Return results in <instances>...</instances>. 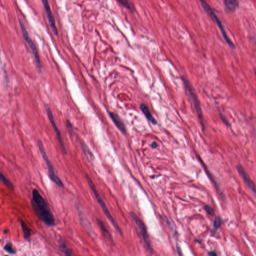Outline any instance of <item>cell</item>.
Returning <instances> with one entry per match:
<instances>
[{
    "label": "cell",
    "instance_id": "29",
    "mask_svg": "<svg viewBox=\"0 0 256 256\" xmlns=\"http://www.w3.org/2000/svg\"><path fill=\"white\" fill-rule=\"evenodd\" d=\"M254 72H255V75H256V68H255V69H254Z\"/></svg>",
    "mask_w": 256,
    "mask_h": 256
},
{
    "label": "cell",
    "instance_id": "6",
    "mask_svg": "<svg viewBox=\"0 0 256 256\" xmlns=\"http://www.w3.org/2000/svg\"><path fill=\"white\" fill-rule=\"evenodd\" d=\"M130 215L131 216L132 219L135 222L137 225L138 226L140 230L141 233V235L143 237L144 242L145 243L147 249L148 250V251L149 252L150 254L152 255L153 253V250L152 246H151L150 239L149 238V234L148 233L147 227L145 224L139 218V217H138V216L136 214H135L134 213L131 212L130 213Z\"/></svg>",
    "mask_w": 256,
    "mask_h": 256
},
{
    "label": "cell",
    "instance_id": "21",
    "mask_svg": "<svg viewBox=\"0 0 256 256\" xmlns=\"http://www.w3.org/2000/svg\"><path fill=\"white\" fill-rule=\"evenodd\" d=\"M66 125H67V129H68V132L69 133V134L72 136H73L74 135V131L73 128L72 127V125L69 120H67Z\"/></svg>",
    "mask_w": 256,
    "mask_h": 256
},
{
    "label": "cell",
    "instance_id": "12",
    "mask_svg": "<svg viewBox=\"0 0 256 256\" xmlns=\"http://www.w3.org/2000/svg\"><path fill=\"white\" fill-rule=\"evenodd\" d=\"M140 109H141V110L142 111V112L144 113V114L145 115V116H146L147 119L149 121H150L153 124H157V121L153 117V116H152V115L148 107L146 105H145L144 104H142L141 105V106H140Z\"/></svg>",
    "mask_w": 256,
    "mask_h": 256
},
{
    "label": "cell",
    "instance_id": "19",
    "mask_svg": "<svg viewBox=\"0 0 256 256\" xmlns=\"http://www.w3.org/2000/svg\"><path fill=\"white\" fill-rule=\"evenodd\" d=\"M1 181L4 183L6 186H7L8 187L10 188L12 190H14V187L13 184L7 178L4 176L2 173H1Z\"/></svg>",
    "mask_w": 256,
    "mask_h": 256
},
{
    "label": "cell",
    "instance_id": "7",
    "mask_svg": "<svg viewBox=\"0 0 256 256\" xmlns=\"http://www.w3.org/2000/svg\"><path fill=\"white\" fill-rule=\"evenodd\" d=\"M182 80H183L184 84L185 85V88L187 89V91L188 92L189 95L190 96L191 100H192L193 104L194 105L195 109L196 110V111L197 113L198 116L199 118V119L200 121L201 124L202 125V127L203 128V130H205V123H204V117L203 116V113L202 111L201 110L200 104L199 103V101L198 100L197 98L196 97L195 93H194L191 87L190 84L189 83L188 81L186 80V79L184 77H182Z\"/></svg>",
    "mask_w": 256,
    "mask_h": 256
},
{
    "label": "cell",
    "instance_id": "2",
    "mask_svg": "<svg viewBox=\"0 0 256 256\" xmlns=\"http://www.w3.org/2000/svg\"><path fill=\"white\" fill-rule=\"evenodd\" d=\"M86 178L88 184H89V186H90L91 190L92 191V192H93V194H94V195L95 196V197L98 203L99 204L100 206L101 207L104 213H105V215L106 216V217H107V218L110 221V222L112 223V224L113 225V226L115 228V229L120 234L122 235V231H121V229L120 228V227L118 226L117 223L116 222V221H115V220L114 219V218H113L112 216L110 214V212L108 210V209L106 205L105 204V203H104V201L103 200L102 198L101 197V196H100V195H99L98 191H97V189H96V187L94 183H93V182L92 181V179L87 175H86Z\"/></svg>",
    "mask_w": 256,
    "mask_h": 256
},
{
    "label": "cell",
    "instance_id": "1",
    "mask_svg": "<svg viewBox=\"0 0 256 256\" xmlns=\"http://www.w3.org/2000/svg\"><path fill=\"white\" fill-rule=\"evenodd\" d=\"M31 204L38 218L46 225L52 227L56 225L51 210L39 192L35 189L32 191Z\"/></svg>",
    "mask_w": 256,
    "mask_h": 256
},
{
    "label": "cell",
    "instance_id": "8",
    "mask_svg": "<svg viewBox=\"0 0 256 256\" xmlns=\"http://www.w3.org/2000/svg\"><path fill=\"white\" fill-rule=\"evenodd\" d=\"M45 108H46V111H47V114H48V116L49 117V119L52 126V127H53V129L54 130V131H55V133H56V137H57V140L58 141L59 145H60V148L61 149V150L62 151V153H63V154H64V155H66V154H67V152L66 148H65V145L64 144V143L63 142V140H62V137H61V135L60 132L59 131V129H58L57 125L56 124V123L55 122L54 118V116H53V113L52 112L51 109L50 108L49 106L48 105H47V104L45 105Z\"/></svg>",
    "mask_w": 256,
    "mask_h": 256
},
{
    "label": "cell",
    "instance_id": "3",
    "mask_svg": "<svg viewBox=\"0 0 256 256\" xmlns=\"http://www.w3.org/2000/svg\"><path fill=\"white\" fill-rule=\"evenodd\" d=\"M200 2L201 3V5L202 7H203V9H204L206 12L208 14V15L211 18V19L213 20L215 22L219 27L220 30L221 31V32L222 34V36L224 38L225 41L227 43V44L232 49L235 48V45L234 44V43L231 41V40L230 39V38L228 36V35L226 33V31L225 30L224 27L220 20L219 18L217 16V15L215 14L214 12L212 10L211 8L210 7L209 4L207 3L206 0H199Z\"/></svg>",
    "mask_w": 256,
    "mask_h": 256
},
{
    "label": "cell",
    "instance_id": "27",
    "mask_svg": "<svg viewBox=\"0 0 256 256\" xmlns=\"http://www.w3.org/2000/svg\"><path fill=\"white\" fill-rule=\"evenodd\" d=\"M151 146H152V147L153 148H157V147H158V145H157V144L156 143H155V142H153V143L152 144Z\"/></svg>",
    "mask_w": 256,
    "mask_h": 256
},
{
    "label": "cell",
    "instance_id": "4",
    "mask_svg": "<svg viewBox=\"0 0 256 256\" xmlns=\"http://www.w3.org/2000/svg\"><path fill=\"white\" fill-rule=\"evenodd\" d=\"M38 145L39 149V150L41 152V154L42 156V157L44 159V161L45 162L46 165L47 166L48 170V174H49V177L50 179V180L52 181L61 188H64V185L62 181L61 180V179L59 178L58 176H57L55 173V171L54 170V168L53 167V165L52 164L47 154L46 153V152L44 149V146L43 145L42 142L41 141L39 140L38 141Z\"/></svg>",
    "mask_w": 256,
    "mask_h": 256
},
{
    "label": "cell",
    "instance_id": "10",
    "mask_svg": "<svg viewBox=\"0 0 256 256\" xmlns=\"http://www.w3.org/2000/svg\"><path fill=\"white\" fill-rule=\"evenodd\" d=\"M237 169L240 175L241 176L242 178L244 180V182L249 187V189L253 192V193L256 195V185L250 179L248 174L246 173V171L241 165H238L237 166Z\"/></svg>",
    "mask_w": 256,
    "mask_h": 256
},
{
    "label": "cell",
    "instance_id": "17",
    "mask_svg": "<svg viewBox=\"0 0 256 256\" xmlns=\"http://www.w3.org/2000/svg\"><path fill=\"white\" fill-rule=\"evenodd\" d=\"M82 146L83 149L85 153L88 157V159L91 161H93L94 159V157L93 154L92 153V152H91L90 150L89 149V147L87 146V145L84 142H83L82 143Z\"/></svg>",
    "mask_w": 256,
    "mask_h": 256
},
{
    "label": "cell",
    "instance_id": "22",
    "mask_svg": "<svg viewBox=\"0 0 256 256\" xmlns=\"http://www.w3.org/2000/svg\"><path fill=\"white\" fill-rule=\"evenodd\" d=\"M214 224L213 225L214 228H215V229L217 230L218 228H219V227L221 225V218H220L219 217H217L215 219V221L214 222V224Z\"/></svg>",
    "mask_w": 256,
    "mask_h": 256
},
{
    "label": "cell",
    "instance_id": "9",
    "mask_svg": "<svg viewBox=\"0 0 256 256\" xmlns=\"http://www.w3.org/2000/svg\"><path fill=\"white\" fill-rule=\"evenodd\" d=\"M42 2L44 6V10L45 11L46 15L47 16L48 21L49 23L50 26L51 27L52 30L55 36H58V32L57 27L56 26L55 19L52 14L51 10L49 4V3L48 2V0H42Z\"/></svg>",
    "mask_w": 256,
    "mask_h": 256
},
{
    "label": "cell",
    "instance_id": "23",
    "mask_svg": "<svg viewBox=\"0 0 256 256\" xmlns=\"http://www.w3.org/2000/svg\"><path fill=\"white\" fill-rule=\"evenodd\" d=\"M218 112H219V114L220 118L221 119V120L223 122V123L227 126H230V125L228 120H227V118L225 117V116L223 115V114L219 110H218Z\"/></svg>",
    "mask_w": 256,
    "mask_h": 256
},
{
    "label": "cell",
    "instance_id": "5",
    "mask_svg": "<svg viewBox=\"0 0 256 256\" xmlns=\"http://www.w3.org/2000/svg\"><path fill=\"white\" fill-rule=\"evenodd\" d=\"M19 23L20 24V26L21 28V29L22 31V34L24 37V38L26 42V43L29 46V47L31 50V51L33 53V54L34 56V58L36 60V65H37V69L40 72H41L42 71V65H41V62L40 60V58L39 55V53L37 50V47L35 45V43L33 42L31 38L30 37L29 35L28 34V33L26 30V27L24 24L23 22L21 20H19Z\"/></svg>",
    "mask_w": 256,
    "mask_h": 256
},
{
    "label": "cell",
    "instance_id": "28",
    "mask_svg": "<svg viewBox=\"0 0 256 256\" xmlns=\"http://www.w3.org/2000/svg\"><path fill=\"white\" fill-rule=\"evenodd\" d=\"M4 233L5 234H7V233H9V230H8V229H6V230H4Z\"/></svg>",
    "mask_w": 256,
    "mask_h": 256
},
{
    "label": "cell",
    "instance_id": "13",
    "mask_svg": "<svg viewBox=\"0 0 256 256\" xmlns=\"http://www.w3.org/2000/svg\"><path fill=\"white\" fill-rule=\"evenodd\" d=\"M225 9L228 12L233 13L235 11L237 5V0H224Z\"/></svg>",
    "mask_w": 256,
    "mask_h": 256
},
{
    "label": "cell",
    "instance_id": "14",
    "mask_svg": "<svg viewBox=\"0 0 256 256\" xmlns=\"http://www.w3.org/2000/svg\"><path fill=\"white\" fill-rule=\"evenodd\" d=\"M97 223L98 224V225L100 228V229H101V231L102 232L103 234L105 236V237L107 239H108L109 241L111 242L113 241V239H112V236H111V235L110 234L109 231L108 230V229L105 226V224L103 223L102 221H101V220L98 219L97 220Z\"/></svg>",
    "mask_w": 256,
    "mask_h": 256
},
{
    "label": "cell",
    "instance_id": "15",
    "mask_svg": "<svg viewBox=\"0 0 256 256\" xmlns=\"http://www.w3.org/2000/svg\"><path fill=\"white\" fill-rule=\"evenodd\" d=\"M21 226L25 239L27 241H30V237L31 236V230L28 226L27 224L22 220L21 221Z\"/></svg>",
    "mask_w": 256,
    "mask_h": 256
},
{
    "label": "cell",
    "instance_id": "20",
    "mask_svg": "<svg viewBox=\"0 0 256 256\" xmlns=\"http://www.w3.org/2000/svg\"><path fill=\"white\" fill-rule=\"evenodd\" d=\"M118 2L124 7L129 9L130 11H133V8L128 0H117Z\"/></svg>",
    "mask_w": 256,
    "mask_h": 256
},
{
    "label": "cell",
    "instance_id": "16",
    "mask_svg": "<svg viewBox=\"0 0 256 256\" xmlns=\"http://www.w3.org/2000/svg\"><path fill=\"white\" fill-rule=\"evenodd\" d=\"M59 248L60 250L64 253V254L66 256H72L73 255L72 252L70 249H69L67 246L65 242L61 241L60 242Z\"/></svg>",
    "mask_w": 256,
    "mask_h": 256
},
{
    "label": "cell",
    "instance_id": "11",
    "mask_svg": "<svg viewBox=\"0 0 256 256\" xmlns=\"http://www.w3.org/2000/svg\"><path fill=\"white\" fill-rule=\"evenodd\" d=\"M110 118H111L112 120L114 122V123L116 126V127L118 128V129L123 134H125L126 132V128L124 124L122 121V120L121 119V118L119 117V116H118L117 114L113 112H108Z\"/></svg>",
    "mask_w": 256,
    "mask_h": 256
},
{
    "label": "cell",
    "instance_id": "26",
    "mask_svg": "<svg viewBox=\"0 0 256 256\" xmlns=\"http://www.w3.org/2000/svg\"><path fill=\"white\" fill-rule=\"evenodd\" d=\"M208 255H210V256H217V254H216L215 252H212V251H211V252H209L208 253Z\"/></svg>",
    "mask_w": 256,
    "mask_h": 256
},
{
    "label": "cell",
    "instance_id": "24",
    "mask_svg": "<svg viewBox=\"0 0 256 256\" xmlns=\"http://www.w3.org/2000/svg\"><path fill=\"white\" fill-rule=\"evenodd\" d=\"M204 209L208 214H209L210 215H211L212 216H214V211L213 209L212 208H211L210 206H209L208 205H205Z\"/></svg>",
    "mask_w": 256,
    "mask_h": 256
},
{
    "label": "cell",
    "instance_id": "25",
    "mask_svg": "<svg viewBox=\"0 0 256 256\" xmlns=\"http://www.w3.org/2000/svg\"><path fill=\"white\" fill-rule=\"evenodd\" d=\"M176 248H177V251L178 252V254L180 256H181L182 255V251H181V249L180 246L177 244Z\"/></svg>",
    "mask_w": 256,
    "mask_h": 256
},
{
    "label": "cell",
    "instance_id": "18",
    "mask_svg": "<svg viewBox=\"0 0 256 256\" xmlns=\"http://www.w3.org/2000/svg\"><path fill=\"white\" fill-rule=\"evenodd\" d=\"M4 250L11 255H15L16 254V251L13 247V244L11 242H8L4 247Z\"/></svg>",
    "mask_w": 256,
    "mask_h": 256
}]
</instances>
